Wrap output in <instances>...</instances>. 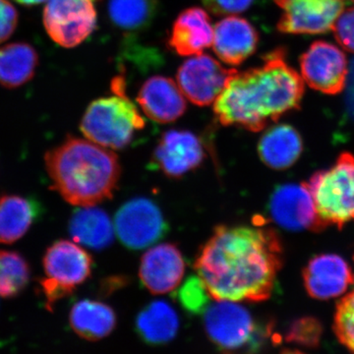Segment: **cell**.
I'll return each instance as SVG.
<instances>
[{
    "label": "cell",
    "instance_id": "1",
    "mask_svg": "<svg viewBox=\"0 0 354 354\" xmlns=\"http://www.w3.org/2000/svg\"><path fill=\"white\" fill-rule=\"evenodd\" d=\"M281 254L272 228L218 225L200 249L194 268L211 298L261 302L274 291Z\"/></svg>",
    "mask_w": 354,
    "mask_h": 354
},
{
    "label": "cell",
    "instance_id": "2",
    "mask_svg": "<svg viewBox=\"0 0 354 354\" xmlns=\"http://www.w3.org/2000/svg\"><path fill=\"white\" fill-rule=\"evenodd\" d=\"M304 94L301 77L288 65L285 50L279 48L265 55L259 66L237 71L216 100L214 113L225 127L259 132L299 109Z\"/></svg>",
    "mask_w": 354,
    "mask_h": 354
},
{
    "label": "cell",
    "instance_id": "3",
    "mask_svg": "<svg viewBox=\"0 0 354 354\" xmlns=\"http://www.w3.org/2000/svg\"><path fill=\"white\" fill-rule=\"evenodd\" d=\"M44 164L58 194L79 207H92L111 199L121 174L115 153L90 140L73 136L48 151Z\"/></svg>",
    "mask_w": 354,
    "mask_h": 354
},
{
    "label": "cell",
    "instance_id": "4",
    "mask_svg": "<svg viewBox=\"0 0 354 354\" xmlns=\"http://www.w3.org/2000/svg\"><path fill=\"white\" fill-rule=\"evenodd\" d=\"M202 315L205 332L223 354H258L272 330L256 322L245 307L228 300H216Z\"/></svg>",
    "mask_w": 354,
    "mask_h": 354
},
{
    "label": "cell",
    "instance_id": "5",
    "mask_svg": "<svg viewBox=\"0 0 354 354\" xmlns=\"http://www.w3.org/2000/svg\"><path fill=\"white\" fill-rule=\"evenodd\" d=\"M145 125L137 106L124 94H116L93 102L84 113L80 130L93 143L121 150Z\"/></svg>",
    "mask_w": 354,
    "mask_h": 354
},
{
    "label": "cell",
    "instance_id": "6",
    "mask_svg": "<svg viewBox=\"0 0 354 354\" xmlns=\"http://www.w3.org/2000/svg\"><path fill=\"white\" fill-rule=\"evenodd\" d=\"M317 213L326 227H342L354 221V156L342 153L327 171L316 172L308 183Z\"/></svg>",
    "mask_w": 354,
    "mask_h": 354
},
{
    "label": "cell",
    "instance_id": "7",
    "mask_svg": "<svg viewBox=\"0 0 354 354\" xmlns=\"http://www.w3.org/2000/svg\"><path fill=\"white\" fill-rule=\"evenodd\" d=\"M44 278L39 290L50 309L58 300L68 297L77 286L85 283L93 269L92 256L74 242L55 241L46 249L43 258Z\"/></svg>",
    "mask_w": 354,
    "mask_h": 354
},
{
    "label": "cell",
    "instance_id": "8",
    "mask_svg": "<svg viewBox=\"0 0 354 354\" xmlns=\"http://www.w3.org/2000/svg\"><path fill=\"white\" fill-rule=\"evenodd\" d=\"M44 26L50 38L62 48H75L88 38L97 25L91 0H48Z\"/></svg>",
    "mask_w": 354,
    "mask_h": 354
},
{
    "label": "cell",
    "instance_id": "9",
    "mask_svg": "<svg viewBox=\"0 0 354 354\" xmlns=\"http://www.w3.org/2000/svg\"><path fill=\"white\" fill-rule=\"evenodd\" d=\"M169 230L162 212L146 198L125 203L114 218V230L127 248L140 250L160 241Z\"/></svg>",
    "mask_w": 354,
    "mask_h": 354
},
{
    "label": "cell",
    "instance_id": "10",
    "mask_svg": "<svg viewBox=\"0 0 354 354\" xmlns=\"http://www.w3.org/2000/svg\"><path fill=\"white\" fill-rule=\"evenodd\" d=\"M237 70L227 68L208 55L189 58L177 71V84L183 94L199 106L215 102Z\"/></svg>",
    "mask_w": 354,
    "mask_h": 354
},
{
    "label": "cell",
    "instance_id": "11",
    "mask_svg": "<svg viewBox=\"0 0 354 354\" xmlns=\"http://www.w3.org/2000/svg\"><path fill=\"white\" fill-rule=\"evenodd\" d=\"M300 68L309 87L324 94H339L348 82L346 55L341 48L327 41L312 44L300 57Z\"/></svg>",
    "mask_w": 354,
    "mask_h": 354
},
{
    "label": "cell",
    "instance_id": "12",
    "mask_svg": "<svg viewBox=\"0 0 354 354\" xmlns=\"http://www.w3.org/2000/svg\"><path fill=\"white\" fill-rule=\"evenodd\" d=\"M269 214L277 225L292 232L327 227L319 218L307 183L279 186L270 199Z\"/></svg>",
    "mask_w": 354,
    "mask_h": 354
},
{
    "label": "cell",
    "instance_id": "13",
    "mask_svg": "<svg viewBox=\"0 0 354 354\" xmlns=\"http://www.w3.org/2000/svg\"><path fill=\"white\" fill-rule=\"evenodd\" d=\"M346 0H283L278 23L286 34H324L333 30L344 12Z\"/></svg>",
    "mask_w": 354,
    "mask_h": 354
},
{
    "label": "cell",
    "instance_id": "14",
    "mask_svg": "<svg viewBox=\"0 0 354 354\" xmlns=\"http://www.w3.org/2000/svg\"><path fill=\"white\" fill-rule=\"evenodd\" d=\"M204 158L201 141L185 130L165 132L153 153V165L171 178H179L197 169Z\"/></svg>",
    "mask_w": 354,
    "mask_h": 354
},
{
    "label": "cell",
    "instance_id": "15",
    "mask_svg": "<svg viewBox=\"0 0 354 354\" xmlns=\"http://www.w3.org/2000/svg\"><path fill=\"white\" fill-rule=\"evenodd\" d=\"M185 262L178 247L162 243L149 249L141 259L139 278L153 295L176 290L183 281Z\"/></svg>",
    "mask_w": 354,
    "mask_h": 354
},
{
    "label": "cell",
    "instance_id": "16",
    "mask_svg": "<svg viewBox=\"0 0 354 354\" xmlns=\"http://www.w3.org/2000/svg\"><path fill=\"white\" fill-rule=\"evenodd\" d=\"M304 279L310 297L320 300L339 297L354 283L351 267L335 254L312 258L304 269Z\"/></svg>",
    "mask_w": 354,
    "mask_h": 354
},
{
    "label": "cell",
    "instance_id": "17",
    "mask_svg": "<svg viewBox=\"0 0 354 354\" xmlns=\"http://www.w3.org/2000/svg\"><path fill=\"white\" fill-rule=\"evenodd\" d=\"M259 36L250 23L237 16H228L214 29V51L221 62L241 65L257 50Z\"/></svg>",
    "mask_w": 354,
    "mask_h": 354
},
{
    "label": "cell",
    "instance_id": "18",
    "mask_svg": "<svg viewBox=\"0 0 354 354\" xmlns=\"http://www.w3.org/2000/svg\"><path fill=\"white\" fill-rule=\"evenodd\" d=\"M137 102L144 113L160 123L178 120L186 111V102L178 85L165 76H153L142 85Z\"/></svg>",
    "mask_w": 354,
    "mask_h": 354
},
{
    "label": "cell",
    "instance_id": "19",
    "mask_svg": "<svg viewBox=\"0 0 354 354\" xmlns=\"http://www.w3.org/2000/svg\"><path fill=\"white\" fill-rule=\"evenodd\" d=\"M214 28L204 9L191 7L179 14L174 21L169 46L183 57L197 55L213 44Z\"/></svg>",
    "mask_w": 354,
    "mask_h": 354
},
{
    "label": "cell",
    "instance_id": "20",
    "mask_svg": "<svg viewBox=\"0 0 354 354\" xmlns=\"http://www.w3.org/2000/svg\"><path fill=\"white\" fill-rule=\"evenodd\" d=\"M179 329L176 310L167 302H151L139 312L135 330L140 339L151 346H160L174 341Z\"/></svg>",
    "mask_w": 354,
    "mask_h": 354
},
{
    "label": "cell",
    "instance_id": "21",
    "mask_svg": "<svg viewBox=\"0 0 354 354\" xmlns=\"http://www.w3.org/2000/svg\"><path fill=\"white\" fill-rule=\"evenodd\" d=\"M304 150L301 136L290 125H276L261 137L258 152L262 162L274 169H286L299 158Z\"/></svg>",
    "mask_w": 354,
    "mask_h": 354
},
{
    "label": "cell",
    "instance_id": "22",
    "mask_svg": "<svg viewBox=\"0 0 354 354\" xmlns=\"http://www.w3.org/2000/svg\"><path fill=\"white\" fill-rule=\"evenodd\" d=\"M116 314L109 305L95 300L83 299L73 305L69 314L72 330L87 341L104 339L115 329Z\"/></svg>",
    "mask_w": 354,
    "mask_h": 354
},
{
    "label": "cell",
    "instance_id": "23",
    "mask_svg": "<svg viewBox=\"0 0 354 354\" xmlns=\"http://www.w3.org/2000/svg\"><path fill=\"white\" fill-rule=\"evenodd\" d=\"M69 232L77 243L95 250H102L113 241L114 227L104 209L82 207L71 216Z\"/></svg>",
    "mask_w": 354,
    "mask_h": 354
},
{
    "label": "cell",
    "instance_id": "24",
    "mask_svg": "<svg viewBox=\"0 0 354 354\" xmlns=\"http://www.w3.org/2000/svg\"><path fill=\"white\" fill-rule=\"evenodd\" d=\"M39 66V55L27 43H12L0 48V85L17 88L34 78Z\"/></svg>",
    "mask_w": 354,
    "mask_h": 354
},
{
    "label": "cell",
    "instance_id": "25",
    "mask_svg": "<svg viewBox=\"0 0 354 354\" xmlns=\"http://www.w3.org/2000/svg\"><path fill=\"white\" fill-rule=\"evenodd\" d=\"M38 205L15 194L0 196V243L12 244L31 228L38 216Z\"/></svg>",
    "mask_w": 354,
    "mask_h": 354
},
{
    "label": "cell",
    "instance_id": "26",
    "mask_svg": "<svg viewBox=\"0 0 354 354\" xmlns=\"http://www.w3.org/2000/svg\"><path fill=\"white\" fill-rule=\"evenodd\" d=\"M109 16L121 31H143L155 19L158 0H109Z\"/></svg>",
    "mask_w": 354,
    "mask_h": 354
},
{
    "label": "cell",
    "instance_id": "27",
    "mask_svg": "<svg viewBox=\"0 0 354 354\" xmlns=\"http://www.w3.org/2000/svg\"><path fill=\"white\" fill-rule=\"evenodd\" d=\"M31 270L24 256L0 249V297H18L29 285Z\"/></svg>",
    "mask_w": 354,
    "mask_h": 354
},
{
    "label": "cell",
    "instance_id": "28",
    "mask_svg": "<svg viewBox=\"0 0 354 354\" xmlns=\"http://www.w3.org/2000/svg\"><path fill=\"white\" fill-rule=\"evenodd\" d=\"M209 295L199 277H190L177 292V299L190 315H202L208 307Z\"/></svg>",
    "mask_w": 354,
    "mask_h": 354
},
{
    "label": "cell",
    "instance_id": "29",
    "mask_svg": "<svg viewBox=\"0 0 354 354\" xmlns=\"http://www.w3.org/2000/svg\"><path fill=\"white\" fill-rule=\"evenodd\" d=\"M334 330L339 341L354 353V291L337 304Z\"/></svg>",
    "mask_w": 354,
    "mask_h": 354
},
{
    "label": "cell",
    "instance_id": "30",
    "mask_svg": "<svg viewBox=\"0 0 354 354\" xmlns=\"http://www.w3.org/2000/svg\"><path fill=\"white\" fill-rule=\"evenodd\" d=\"M322 333V325L317 319L304 317L291 324L286 332V341L306 348H316L320 344Z\"/></svg>",
    "mask_w": 354,
    "mask_h": 354
},
{
    "label": "cell",
    "instance_id": "31",
    "mask_svg": "<svg viewBox=\"0 0 354 354\" xmlns=\"http://www.w3.org/2000/svg\"><path fill=\"white\" fill-rule=\"evenodd\" d=\"M333 31L337 43L354 53V7L341 14L335 21Z\"/></svg>",
    "mask_w": 354,
    "mask_h": 354
},
{
    "label": "cell",
    "instance_id": "32",
    "mask_svg": "<svg viewBox=\"0 0 354 354\" xmlns=\"http://www.w3.org/2000/svg\"><path fill=\"white\" fill-rule=\"evenodd\" d=\"M19 13L8 0H0V44L7 41L17 28Z\"/></svg>",
    "mask_w": 354,
    "mask_h": 354
},
{
    "label": "cell",
    "instance_id": "33",
    "mask_svg": "<svg viewBox=\"0 0 354 354\" xmlns=\"http://www.w3.org/2000/svg\"><path fill=\"white\" fill-rule=\"evenodd\" d=\"M209 12L218 16L232 15L247 10L253 0H201Z\"/></svg>",
    "mask_w": 354,
    "mask_h": 354
},
{
    "label": "cell",
    "instance_id": "34",
    "mask_svg": "<svg viewBox=\"0 0 354 354\" xmlns=\"http://www.w3.org/2000/svg\"><path fill=\"white\" fill-rule=\"evenodd\" d=\"M346 108H348L349 114L353 116L354 120V59L351 62V70H349Z\"/></svg>",
    "mask_w": 354,
    "mask_h": 354
},
{
    "label": "cell",
    "instance_id": "35",
    "mask_svg": "<svg viewBox=\"0 0 354 354\" xmlns=\"http://www.w3.org/2000/svg\"><path fill=\"white\" fill-rule=\"evenodd\" d=\"M16 2L21 4V6L26 7H32L39 6V4L44 3L48 0H15Z\"/></svg>",
    "mask_w": 354,
    "mask_h": 354
},
{
    "label": "cell",
    "instance_id": "36",
    "mask_svg": "<svg viewBox=\"0 0 354 354\" xmlns=\"http://www.w3.org/2000/svg\"><path fill=\"white\" fill-rule=\"evenodd\" d=\"M279 354H304L299 351H295V349H285V351H281Z\"/></svg>",
    "mask_w": 354,
    "mask_h": 354
},
{
    "label": "cell",
    "instance_id": "37",
    "mask_svg": "<svg viewBox=\"0 0 354 354\" xmlns=\"http://www.w3.org/2000/svg\"><path fill=\"white\" fill-rule=\"evenodd\" d=\"M353 1L354 2V0H353Z\"/></svg>",
    "mask_w": 354,
    "mask_h": 354
}]
</instances>
